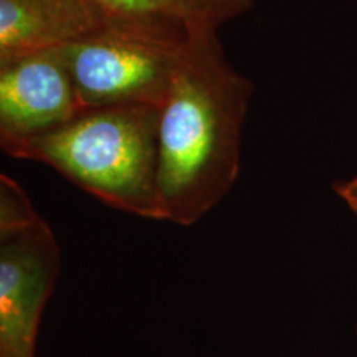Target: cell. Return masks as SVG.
Wrapping results in <instances>:
<instances>
[{"label":"cell","instance_id":"obj_1","mask_svg":"<svg viewBox=\"0 0 357 357\" xmlns=\"http://www.w3.org/2000/svg\"><path fill=\"white\" fill-rule=\"evenodd\" d=\"M253 84L215 30L194 32L160 108L159 192L166 220L195 225L235 185Z\"/></svg>","mask_w":357,"mask_h":357},{"label":"cell","instance_id":"obj_2","mask_svg":"<svg viewBox=\"0 0 357 357\" xmlns=\"http://www.w3.org/2000/svg\"><path fill=\"white\" fill-rule=\"evenodd\" d=\"M159 106L89 108L3 153L55 169L116 211L166 220L159 192Z\"/></svg>","mask_w":357,"mask_h":357},{"label":"cell","instance_id":"obj_3","mask_svg":"<svg viewBox=\"0 0 357 357\" xmlns=\"http://www.w3.org/2000/svg\"><path fill=\"white\" fill-rule=\"evenodd\" d=\"M194 30L154 15H106L61 47L84 109L151 105L162 108Z\"/></svg>","mask_w":357,"mask_h":357},{"label":"cell","instance_id":"obj_4","mask_svg":"<svg viewBox=\"0 0 357 357\" xmlns=\"http://www.w3.org/2000/svg\"><path fill=\"white\" fill-rule=\"evenodd\" d=\"M61 270L48 222L15 178L0 176V357H37L40 321Z\"/></svg>","mask_w":357,"mask_h":357},{"label":"cell","instance_id":"obj_5","mask_svg":"<svg viewBox=\"0 0 357 357\" xmlns=\"http://www.w3.org/2000/svg\"><path fill=\"white\" fill-rule=\"evenodd\" d=\"M83 111L61 47L0 63L2 149L65 126Z\"/></svg>","mask_w":357,"mask_h":357},{"label":"cell","instance_id":"obj_6","mask_svg":"<svg viewBox=\"0 0 357 357\" xmlns=\"http://www.w3.org/2000/svg\"><path fill=\"white\" fill-rule=\"evenodd\" d=\"M102 17L91 0H0V63L77 42Z\"/></svg>","mask_w":357,"mask_h":357},{"label":"cell","instance_id":"obj_7","mask_svg":"<svg viewBox=\"0 0 357 357\" xmlns=\"http://www.w3.org/2000/svg\"><path fill=\"white\" fill-rule=\"evenodd\" d=\"M102 15H154L190 30H215L252 10L255 0H91Z\"/></svg>","mask_w":357,"mask_h":357},{"label":"cell","instance_id":"obj_8","mask_svg":"<svg viewBox=\"0 0 357 357\" xmlns=\"http://www.w3.org/2000/svg\"><path fill=\"white\" fill-rule=\"evenodd\" d=\"M334 189L342 202L347 205V208L357 217V174L344 182H339L334 185Z\"/></svg>","mask_w":357,"mask_h":357},{"label":"cell","instance_id":"obj_9","mask_svg":"<svg viewBox=\"0 0 357 357\" xmlns=\"http://www.w3.org/2000/svg\"><path fill=\"white\" fill-rule=\"evenodd\" d=\"M356 337H357V324H356Z\"/></svg>","mask_w":357,"mask_h":357}]
</instances>
